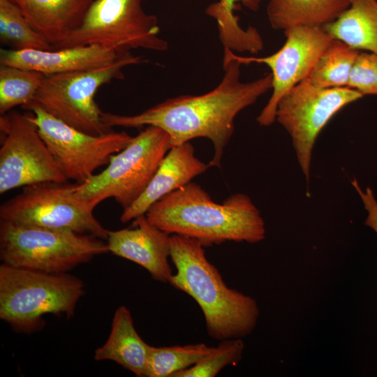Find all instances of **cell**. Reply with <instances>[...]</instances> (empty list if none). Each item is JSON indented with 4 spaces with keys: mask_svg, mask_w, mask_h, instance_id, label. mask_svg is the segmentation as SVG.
<instances>
[{
    "mask_svg": "<svg viewBox=\"0 0 377 377\" xmlns=\"http://www.w3.org/2000/svg\"><path fill=\"white\" fill-rule=\"evenodd\" d=\"M242 65L233 57V51L224 48V75L210 91L168 98L133 115L103 112V122L109 129L112 126L159 127L169 135L172 147L195 138H207L214 151L209 165L221 168L224 149L234 132L235 118L272 89L271 73L256 80L242 82Z\"/></svg>",
    "mask_w": 377,
    "mask_h": 377,
    "instance_id": "6da1fadb",
    "label": "cell"
},
{
    "mask_svg": "<svg viewBox=\"0 0 377 377\" xmlns=\"http://www.w3.org/2000/svg\"><path fill=\"white\" fill-rule=\"evenodd\" d=\"M145 216L156 228L195 238L204 247L228 241L257 243L265 238L264 220L247 195L235 193L217 203L193 182L161 198Z\"/></svg>",
    "mask_w": 377,
    "mask_h": 377,
    "instance_id": "7a4b0ae2",
    "label": "cell"
},
{
    "mask_svg": "<svg viewBox=\"0 0 377 377\" xmlns=\"http://www.w3.org/2000/svg\"><path fill=\"white\" fill-rule=\"evenodd\" d=\"M204 248L195 238L170 235V258L177 272L168 283L198 303L210 337L221 341L250 334L260 315L257 302L226 286Z\"/></svg>",
    "mask_w": 377,
    "mask_h": 377,
    "instance_id": "3957f363",
    "label": "cell"
},
{
    "mask_svg": "<svg viewBox=\"0 0 377 377\" xmlns=\"http://www.w3.org/2000/svg\"><path fill=\"white\" fill-rule=\"evenodd\" d=\"M84 294L83 281L66 273L0 265V318L17 332L42 330L46 314L74 316Z\"/></svg>",
    "mask_w": 377,
    "mask_h": 377,
    "instance_id": "277c9868",
    "label": "cell"
},
{
    "mask_svg": "<svg viewBox=\"0 0 377 377\" xmlns=\"http://www.w3.org/2000/svg\"><path fill=\"white\" fill-rule=\"evenodd\" d=\"M108 252L107 242L92 235L0 220V259L10 266L66 273Z\"/></svg>",
    "mask_w": 377,
    "mask_h": 377,
    "instance_id": "5b68a950",
    "label": "cell"
},
{
    "mask_svg": "<svg viewBox=\"0 0 377 377\" xmlns=\"http://www.w3.org/2000/svg\"><path fill=\"white\" fill-rule=\"evenodd\" d=\"M171 148L167 132L147 126L127 147L111 156L102 172L76 184L75 195L94 208L113 198L124 209L144 192Z\"/></svg>",
    "mask_w": 377,
    "mask_h": 377,
    "instance_id": "8992f818",
    "label": "cell"
},
{
    "mask_svg": "<svg viewBox=\"0 0 377 377\" xmlns=\"http://www.w3.org/2000/svg\"><path fill=\"white\" fill-rule=\"evenodd\" d=\"M145 60L130 52L113 64L89 71L45 75L34 103L67 124L92 135L111 129L103 122V112L94 100L98 89L112 80L124 78L122 68ZM29 104V103H28Z\"/></svg>",
    "mask_w": 377,
    "mask_h": 377,
    "instance_id": "52a82bcc",
    "label": "cell"
},
{
    "mask_svg": "<svg viewBox=\"0 0 377 377\" xmlns=\"http://www.w3.org/2000/svg\"><path fill=\"white\" fill-rule=\"evenodd\" d=\"M145 0H94L82 24L53 50L99 44L119 49L164 51L158 19L146 13Z\"/></svg>",
    "mask_w": 377,
    "mask_h": 377,
    "instance_id": "ba28073f",
    "label": "cell"
},
{
    "mask_svg": "<svg viewBox=\"0 0 377 377\" xmlns=\"http://www.w3.org/2000/svg\"><path fill=\"white\" fill-rule=\"evenodd\" d=\"M75 184L43 182L24 186L1 205L0 220L71 230L106 240L109 230L95 217L94 207L75 195Z\"/></svg>",
    "mask_w": 377,
    "mask_h": 377,
    "instance_id": "9c48e42d",
    "label": "cell"
},
{
    "mask_svg": "<svg viewBox=\"0 0 377 377\" xmlns=\"http://www.w3.org/2000/svg\"><path fill=\"white\" fill-rule=\"evenodd\" d=\"M362 97L348 87L323 88L305 79L279 100L276 121L290 136L298 163L307 181L318 135L339 111Z\"/></svg>",
    "mask_w": 377,
    "mask_h": 377,
    "instance_id": "30bf717a",
    "label": "cell"
},
{
    "mask_svg": "<svg viewBox=\"0 0 377 377\" xmlns=\"http://www.w3.org/2000/svg\"><path fill=\"white\" fill-rule=\"evenodd\" d=\"M23 109L68 179L81 184L100 167L108 165L112 155L124 149L133 137L125 131H110L92 135L80 131L45 112L38 105L29 103Z\"/></svg>",
    "mask_w": 377,
    "mask_h": 377,
    "instance_id": "8fae6325",
    "label": "cell"
},
{
    "mask_svg": "<svg viewBox=\"0 0 377 377\" xmlns=\"http://www.w3.org/2000/svg\"><path fill=\"white\" fill-rule=\"evenodd\" d=\"M0 193L43 182L65 183V177L34 123L17 111L1 115Z\"/></svg>",
    "mask_w": 377,
    "mask_h": 377,
    "instance_id": "7c38bea8",
    "label": "cell"
},
{
    "mask_svg": "<svg viewBox=\"0 0 377 377\" xmlns=\"http://www.w3.org/2000/svg\"><path fill=\"white\" fill-rule=\"evenodd\" d=\"M286 41L272 54L262 57H233L242 64H264L271 70L272 95L257 117L260 126L276 121L281 98L292 87L305 80L333 38L323 27L298 26L283 31Z\"/></svg>",
    "mask_w": 377,
    "mask_h": 377,
    "instance_id": "4fadbf2b",
    "label": "cell"
},
{
    "mask_svg": "<svg viewBox=\"0 0 377 377\" xmlns=\"http://www.w3.org/2000/svg\"><path fill=\"white\" fill-rule=\"evenodd\" d=\"M128 50L93 44L57 50H0V64L43 74L54 75L89 71L113 64Z\"/></svg>",
    "mask_w": 377,
    "mask_h": 377,
    "instance_id": "5bb4252c",
    "label": "cell"
},
{
    "mask_svg": "<svg viewBox=\"0 0 377 377\" xmlns=\"http://www.w3.org/2000/svg\"><path fill=\"white\" fill-rule=\"evenodd\" d=\"M109 252L145 268L154 280L169 282L170 235L151 225L145 214L133 220L131 228L109 230Z\"/></svg>",
    "mask_w": 377,
    "mask_h": 377,
    "instance_id": "9a60e30c",
    "label": "cell"
},
{
    "mask_svg": "<svg viewBox=\"0 0 377 377\" xmlns=\"http://www.w3.org/2000/svg\"><path fill=\"white\" fill-rule=\"evenodd\" d=\"M209 167V163L195 156V149L189 142L172 147L144 192L132 205L123 209L120 221L126 223L145 214L154 203L192 182Z\"/></svg>",
    "mask_w": 377,
    "mask_h": 377,
    "instance_id": "2e32d148",
    "label": "cell"
},
{
    "mask_svg": "<svg viewBox=\"0 0 377 377\" xmlns=\"http://www.w3.org/2000/svg\"><path fill=\"white\" fill-rule=\"evenodd\" d=\"M53 47L82 24L94 0H10Z\"/></svg>",
    "mask_w": 377,
    "mask_h": 377,
    "instance_id": "e0dca14e",
    "label": "cell"
},
{
    "mask_svg": "<svg viewBox=\"0 0 377 377\" xmlns=\"http://www.w3.org/2000/svg\"><path fill=\"white\" fill-rule=\"evenodd\" d=\"M149 345L139 336L129 309L119 306L114 314L111 331L105 343L97 348L96 361L111 360L139 377H146Z\"/></svg>",
    "mask_w": 377,
    "mask_h": 377,
    "instance_id": "ac0fdd59",
    "label": "cell"
},
{
    "mask_svg": "<svg viewBox=\"0 0 377 377\" xmlns=\"http://www.w3.org/2000/svg\"><path fill=\"white\" fill-rule=\"evenodd\" d=\"M349 5L350 0H268L266 13L271 27L284 31L298 26L324 27Z\"/></svg>",
    "mask_w": 377,
    "mask_h": 377,
    "instance_id": "d6986e66",
    "label": "cell"
},
{
    "mask_svg": "<svg viewBox=\"0 0 377 377\" xmlns=\"http://www.w3.org/2000/svg\"><path fill=\"white\" fill-rule=\"evenodd\" d=\"M324 29L350 47L377 54V0H350V5Z\"/></svg>",
    "mask_w": 377,
    "mask_h": 377,
    "instance_id": "ffe728a7",
    "label": "cell"
},
{
    "mask_svg": "<svg viewBox=\"0 0 377 377\" xmlns=\"http://www.w3.org/2000/svg\"><path fill=\"white\" fill-rule=\"evenodd\" d=\"M239 2L256 11L259 8L260 0H219L209 5L205 12L216 20L224 48L239 52L258 53L263 49V38L256 28L250 26L244 29L240 26L239 17L234 14Z\"/></svg>",
    "mask_w": 377,
    "mask_h": 377,
    "instance_id": "44dd1931",
    "label": "cell"
},
{
    "mask_svg": "<svg viewBox=\"0 0 377 377\" xmlns=\"http://www.w3.org/2000/svg\"><path fill=\"white\" fill-rule=\"evenodd\" d=\"M360 52L343 41L333 38L306 79L323 88L347 87Z\"/></svg>",
    "mask_w": 377,
    "mask_h": 377,
    "instance_id": "7402d4cb",
    "label": "cell"
},
{
    "mask_svg": "<svg viewBox=\"0 0 377 377\" xmlns=\"http://www.w3.org/2000/svg\"><path fill=\"white\" fill-rule=\"evenodd\" d=\"M214 349L205 343L155 347L149 346L146 377H172L198 363Z\"/></svg>",
    "mask_w": 377,
    "mask_h": 377,
    "instance_id": "603a6c76",
    "label": "cell"
},
{
    "mask_svg": "<svg viewBox=\"0 0 377 377\" xmlns=\"http://www.w3.org/2000/svg\"><path fill=\"white\" fill-rule=\"evenodd\" d=\"M45 75L14 66H0V114L32 101Z\"/></svg>",
    "mask_w": 377,
    "mask_h": 377,
    "instance_id": "cb8c5ba5",
    "label": "cell"
},
{
    "mask_svg": "<svg viewBox=\"0 0 377 377\" xmlns=\"http://www.w3.org/2000/svg\"><path fill=\"white\" fill-rule=\"evenodd\" d=\"M0 40L15 50H52V45L10 0H0Z\"/></svg>",
    "mask_w": 377,
    "mask_h": 377,
    "instance_id": "d4e9b609",
    "label": "cell"
},
{
    "mask_svg": "<svg viewBox=\"0 0 377 377\" xmlns=\"http://www.w3.org/2000/svg\"><path fill=\"white\" fill-rule=\"evenodd\" d=\"M244 343L241 338L221 340L213 350L192 367L172 377H214L226 366L238 363L242 357Z\"/></svg>",
    "mask_w": 377,
    "mask_h": 377,
    "instance_id": "484cf974",
    "label": "cell"
},
{
    "mask_svg": "<svg viewBox=\"0 0 377 377\" xmlns=\"http://www.w3.org/2000/svg\"><path fill=\"white\" fill-rule=\"evenodd\" d=\"M347 87L357 90L363 96H377V54L360 52L353 66Z\"/></svg>",
    "mask_w": 377,
    "mask_h": 377,
    "instance_id": "4316f807",
    "label": "cell"
},
{
    "mask_svg": "<svg viewBox=\"0 0 377 377\" xmlns=\"http://www.w3.org/2000/svg\"><path fill=\"white\" fill-rule=\"evenodd\" d=\"M351 184L355 191L359 194L365 209L367 212V216L365 220V225L372 228L377 233V200L369 187L362 190L356 179H353Z\"/></svg>",
    "mask_w": 377,
    "mask_h": 377,
    "instance_id": "83f0119b",
    "label": "cell"
}]
</instances>
